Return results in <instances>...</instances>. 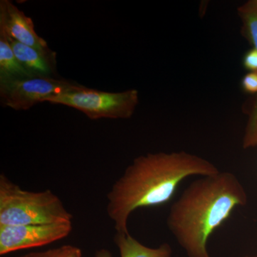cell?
Segmentation results:
<instances>
[{"mask_svg":"<svg viewBox=\"0 0 257 257\" xmlns=\"http://www.w3.org/2000/svg\"><path fill=\"white\" fill-rule=\"evenodd\" d=\"M219 172L212 162L187 152H157L136 157L106 195V212L116 233L128 232V218L134 211L170 202L184 179Z\"/></svg>","mask_w":257,"mask_h":257,"instance_id":"obj_1","label":"cell"},{"mask_svg":"<svg viewBox=\"0 0 257 257\" xmlns=\"http://www.w3.org/2000/svg\"><path fill=\"white\" fill-rule=\"evenodd\" d=\"M246 203L244 187L234 174L201 177L172 204L167 227L189 257H211L207 243L211 234Z\"/></svg>","mask_w":257,"mask_h":257,"instance_id":"obj_2","label":"cell"},{"mask_svg":"<svg viewBox=\"0 0 257 257\" xmlns=\"http://www.w3.org/2000/svg\"><path fill=\"white\" fill-rule=\"evenodd\" d=\"M73 216L50 189L25 190L0 175V226L72 222Z\"/></svg>","mask_w":257,"mask_h":257,"instance_id":"obj_3","label":"cell"},{"mask_svg":"<svg viewBox=\"0 0 257 257\" xmlns=\"http://www.w3.org/2000/svg\"><path fill=\"white\" fill-rule=\"evenodd\" d=\"M45 102L82 111L89 119H130L139 104V92L132 89L108 92L82 87L47 98Z\"/></svg>","mask_w":257,"mask_h":257,"instance_id":"obj_4","label":"cell"},{"mask_svg":"<svg viewBox=\"0 0 257 257\" xmlns=\"http://www.w3.org/2000/svg\"><path fill=\"white\" fill-rule=\"evenodd\" d=\"M78 83L60 77H30L0 83L3 105L15 110H28L47 98L82 87Z\"/></svg>","mask_w":257,"mask_h":257,"instance_id":"obj_5","label":"cell"},{"mask_svg":"<svg viewBox=\"0 0 257 257\" xmlns=\"http://www.w3.org/2000/svg\"><path fill=\"white\" fill-rule=\"evenodd\" d=\"M72 222L0 226V255L40 247L63 239L72 231Z\"/></svg>","mask_w":257,"mask_h":257,"instance_id":"obj_6","label":"cell"},{"mask_svg":"<svg viewBox=\"0 0 257 257\" xmlns=\"http://www.w3.org/2000/svg\"><path fill=\"white\" fill-rule=\"evenodd\" d=\"M0 32L28 46L49 48L47 42L37 35L32 19L9 0L0 1Z\"/></svg>","mask_w":257,"mask_h":257,"instance_id":"obj_7","label":"cell"},{"mask_svg":"<svg viewBox=\"0 0 257 257\" xmlns=\"http://www.w3.org/2000/svg\"><path fill=\"white\" fill-rule=\"evenodd\" d=\"M15 56L32 77H57L56 53L48 49L28 46L8 37Z\"/></svg>","mask_w":257,"mask_h":257,"instance_id":"obj_8","label":"cell"},{"mask_svg":"<svg viewBox=\"0 0 257 257\" xmlns=\"http://www.w3.org/2000/svg\"><path fill=\"white\" fill-rule=\"evenodd\" d=\"M114 241L119 248L120 257L172 256V247L169 243H162L157 248L148 247L134 238L130 232L116 233Z\"/></svg>","mask_w":257,"mask_h":257,"instance_id":"obj_9","label":"cell"},{"mask_svg":"<svg viewBox=\"0 0 257 257\" xmlns=\"http://www.w3.org/2000/svg\"><path fill=\"white\" fill-rule=\"evenodd\" d=\"M30 77L17 59L8 36L0 32V83Z\"/></svg>","mask_w":257,"mask_h":257,"instance_id":"obj_10","label":"cell"},{"mask_svg":"<svg viewBox=\"0 0 257 257\" xmlns=\"http://www.w3.org/2000/svg\"><path fill=\"white\" fill-rule=\"evenodd\" d=\"M238 14L241 23L243 37L257 50V0H251L238 8ZM257 120V96L250 113L247 125L251 126Z\"/></svg>","mask_w":257,"mask_h":257,"instance_id":"obj_11","label":"cell"},{"mask_svg":"<svg viewBox=\"0 0 257 257\" xmlns=\"http://www.w3.org/2000/svg\"><path fill=\"white\" fill-rule=\"evenodd\" d=\"M257 147V120L251 126H246L243 138L244 149Z\"/></svg>","mask_w":257,"mask_h":257,"instance_id":"obj_12","label":"cell"},{"mask_svg":"<svg viewBox=\"0 0 257 257\" xmlns=\"http://www.w3.org/2000/svg\"><path fill=\"white\" fill-rule=\"evenodd\" d=\"M241 87L244 92L257 94V72H249L241 79Z\"/></svg>","mask_w":257,"mask_h":257,"instance_id":"obj_13","label":"cell"},{"mask_svg":"<svg viewBox=\"0 0 257 257\" xmlns=\"http://www.w3.org/2000/svg\"><path fill=\"white\" fill-rule=\"evenodd\" d=\"M243 65L249 72H257V50L251 48L243 57Z\"/></svg>","mask_w":257,"mask_h":257,"instance_id":"obj_14","label":"cell"},{"mask_svg":"<svg viewBox=\"0 0 257 257\" xmlns=\"http://www.w3.org/2000/svg\"><path fill=\"white\" fill-rule=\"evenodd\" d=\"M80 248L72 245H64L57 248V252L55 257H82Z\"/></svg>","mask_w":257,"mask_h":257,"instance_id":"obj_15","label":"cell"},{"mask_svg":"<svg viewBox=\"0 0 257 257\" xmlns=\"http://www.w3.org/2000/svg\"><path fill=\"white\" fill-rule=\"evenodd\" d=\"M57 252V248H52V249L47 250V251L29 253L18 257H55Z\"/></svg>","mask_w":257,"mask_h":257,"instance_id":"obj_16","label":"cell"},{"mask_svg":"<svg viewBox=\"0 0 257 257\" xmlns=\"http://www.w3.org/2000/svg\"><path fill=\"white\" fill-rule=\"evenodd\" d=\"M94 257H113L110 251L106 248H101L96 251Z\"/></svg>","mask_w":257,"mask_h":257,"instance_id":"obj_17","label":"cell"},{"mask_svg":"<svg viewBox=\"0 0 257 257\" xmlns=\"http://www.w3.org/2000/svg\"><path fill=\"white\" fill-rule=\"evenodd\" d=\"M246 257H257V256H246Z\"/></svg>","mask_w":257,"mask_h":257,"instance_id":"obj_18","label":"cell"}]
</instances>
